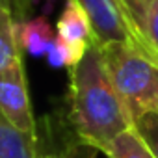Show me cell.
Returning a JSON list of instances; mask_svg holds the SVG:
<instances>
[{
	"instance_id": "277c9868",
	"label": "cell",
	"mask_w": 158,
	"mask_h": 158,
	"mask_svg": "<svg viewBox=\"0 0 158 158\" xmlns=\"http://www.w3.org/2000/svg\"><path fill=\"white\" fill-rule=\"evenodd\" d=\"M89 17L95 45L108 43L132 45V32L121 0H78ZM134 47V45H132Z\"/></svg>"
},
{
	"instance_id": "3957f363",
	"label": "cell",
	"mask_w": 158,
	"mask_h": 158,
	"mask_svg": "<svg viewBox=\"0 0 158 158\" xmlns=\"http://www.w3.org/2000/svg\"><path fill=\"white\" fill-rule=\"evenodd\" d=\"M0 114L15 128L39 136L23 58L0 73Z\"/></svg>"
},
{
	"instance_id": "5b68a950",
	"label": "cell",
	"mask_w": 158,
	"mask_h": 158,
	"mask_svg": "<svg viewBox=\"0 0 158 158\" xmlns=\"http://www.w3.org/2000/svg\"><path fill=\"white\" fill-rule=\"evenodd\" d=\"M132 32V45L158 67V0H121Z\"/></svg>"
},
{
	"instance_id": "8992f818",
	"label": "cell",
	"mask_w": 158,
	"mask_h": 158,
	"mask_svg": "<svg viewBox=\"0 0 158 158\" xmlns=\"http://www.w3.org/2000/svg\"><path fill=\"white\" fill-rule=\"evenodd\" d=\"M56 35L65 43L76 47L89 48L91 45H95L89 17L78 0H65V6L56 23Z\"/></svg>"
},
{
	"instance_id": "8fae6325",
	"label": "cell",
	"mask_w": 158,
	"mask_h": 158,
	"mask_svg": "<svg viewBox=\"0 0 158 158\" xmlns=\"http://www.w3.org/2000/svg\"><path fill=\"white\" fill-rule=\"evenodd\" d=\"M132 130L141 138L152 156L158 158V114L154 110L141 114L138 119L132 121Z\"/></svg>"
},
{
	"instance_id": "6da1fadb",
	"label": "cell",
	"mask_w": 158,
	"mask_h": 158,
	"mask_svg": "<svg viewBox=\"0 0 158 158\" xmlns=\"http://www.w3.org/2000/svg\"><path fill=\"white\" fill-rule=\"evenodd\" d=\"M69 127L73 138L102 151L115 136L132 128V119L114 88L99 45L69 69Z\"/></svg>"
},
{
	"instance_id": "5bb4252c",
	"label": "cell",
	"mask_w": 158,
	"mask_h": 158,
	"mask_svg": "<svg viewBox=\"0 0 158 158\" xmlns=\"http://www.w3.org/2000/svg\"><path fill=\"white\" fill-rule=\"evenodd\" d=\"M45 158H63V156H61V151H60V152H56V151H47V152H45Z\"/></svg>"
},
{
	"instance_id": "7c38bea8",
	"label": "cell",
	"mask_w": 158,
	"mask_h": 158,
	"mask_svg": "<svg viewBox=\"0 0 158 158\" xmlns=\"http://www.w3.org/2000/svg\"><path fill=\"white\" fill-rule=\"evenodd\" d=\"M101 151L88 145V143H82V141H78L74 138H71L65 147L61 149V156L63 158H97Z\"/></svg>"
},
{
	"instance_id": "52a82bcc",
	"label": "cell",
	"mask_w": 158,
	"mask_h": 158,
	"mask_svg": "<svg viewBox=\"0 0 158 158\" xmlns=\"http://www.w3.org/2000/svg\"><path fill=\"white\" fill-rule=\"evenodd\" d=\"M41 138L15 128L0 114V158H45Z\"/></svg>"
},
{
	"instance_id": "7a4b0ae2",
	"label": "cell",
	"mask_w": 158,
	"mask_h": 158,
	"mask_svg": "<svg viewBox=\"0 0 158 158\" xmlns=\"http://www.w3.org/2000/svg\"><path fill=\"white\" fill-rule=\"evenodd\" d=\"M104 65L130 119L154 110L158 104V67L128 43L101 47Z\"/></svg>"
},
{
	"instance_id": "9a60e30c",
	"label": "cell",
	"mask_w": 158,
	"mask_h": 158,
	"mask_svg": "<svg viewBox=\"0 0 158 158\" xmlns=\"http://www.w3.org/2000/svg\"><path fill=\"white\" fill-rule=\"evenodd\" d=\"M154 112H156V114H158V104H156V106H154Z\"/></svg>"
},
{
	"instance_id": "ba28073f",
	"label": "cell",
	"mask_w": 158,
	"mask_h": 158,
	"mask_svg": "<svg viewBox=\"0 0 158 158\" xmlns=\"http://www.w3.org/2000/svg\"><path fill=\"white\" fill-rule=\"evenodd\" d=\"M54 39H56L54 28L48 23V19L43 15L17 23V41H19L23 52H26L34 58L47 56Z\"/></svg>"
},
{
	"instance_id": "30bf717a",
	"label": "cell",
	"mask_w": 158,
	"mask_h": 158,
	"mask_svg": "<svg viewBox=\"0 0 158 158\" xmlns=\"http://www.w3.org/2000/svg\"><path fill=\"white\" fill-rule=\"evenodd\" d=\"M101 152H104L108 158H154L132 128L115 136Z\"/></svg>"
},
{
	"instance_id": "4fadbf2b",
	"label": "cell",
	"mask_w": 158,
	"mask_h": 158,
	"mask_svg": "<svg viewBox=\"0 0 158 158\" xmlns=\"http://www.w3.org/2000/svg\"><path fill=\"white\" fill-rule=\"evenodd\" d=\"M0 8L10 10L17 23L26 21L32 11V0H0Z\"/></svg>"
},
{
	"instance_id": "9c48e42d",
	"label": "cell",
	"mask_w": 158,
	"mask_h": 158,
	"mask_svg": "<svg viewBox=\"0 0 158 158\" xmlns=\"http://www.w3.org/2000/svg\"><path fill=\"white\" fill-rule=\"evenodd\" d=\"M23 54L17 41V21L10 10L0 8V73L21 60Z\"/></svg>"
}]
</instances>
